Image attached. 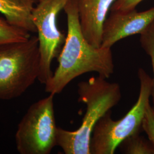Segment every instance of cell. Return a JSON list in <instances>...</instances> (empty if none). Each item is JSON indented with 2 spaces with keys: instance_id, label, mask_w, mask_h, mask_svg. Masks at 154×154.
Masks as SVG:
<instances>
[{
  "instance_id": "6da1fadb",
  "label": "cell",
  "mask_w": 154,
  "mask_h": 154,
  "mask_svg": "<svg viewBox=\"0 0 154 154\" xmlns=\"http://www.w3.org/2000/svg\"><path fill=\"white\" fill-rule=\"evenodd\" d=\"M67 16V33L57 57L58 65L45 85V91L61 93L73 79L89 72L106 79L114 72L111 48L95 47L84 37L77 10V0H69L63 9Z\"/></svg>"
},
{
  "instance_id": "7a4b0ae2",
  "label": "cell",
  "mask_w": 154,
  "mask_h": 154,
  "mask_svg": "<svg viewBox=\"0 0 154 154\" xmlns=\"http://www.w3.org/2000/svg\"><path fill=\"white\" fill-rule=\"evenodd\" d=\"M78 102L86 105L81 126L74 131L58 127L57 146L65 154H91L90 139L99 119L115 107L122 98L120 85L103 77L90 78L77 85Z\"/></svg>"
},
{
  "instance_id": "3957f363",
  "label": "cell",
  "mask_w": 154,
  "mask_h": 154,
  "mask_svg": "<svg viewBox=\"0 0 154 154\" xmlns=\"http://www.w3.org/2000/svg\"><path fill=\"white\" fill-rule=\"evenodd\" d=\"M39 69L37 36L0 45V99L20 97L38 79Z\"/></svg>"
},
{
  "instance_id": "277c9868",
  "label": "cell",
  "mask_w": 154,
  "mask_h": 154,
  "mask_svg": "<svg viewBox=\"0 0 154 154\" xmlns=\"http://www.w3.org/2000/svg\"><path fill=\"white\" fill-rule=\"evenodd\" d=\"M140 90L136 103L121 119L114 120L111 110L97 122L90 142L91 154H113L123 140L139 133L153 87V79L142 69H138Z\"/></svg>"
},
{
  "instance_id": "5b68a950",
  "label": "cell",
  "mask_w": 154,
  "mask_h": 154,
  "mask_svg": "<svg viewBox=\"0 0 154 154\" xmlns=\"http://www.w3.org/2000/svg\"><path fill=\"white\" fill-rule=\"evenodd\" d=\"M34 103L19 123L15 140L20 154H49L57 146L54 96Z\"/></svg>"
},
{
  "instance_id": "8992f818",
  "label": "cell",
  "mask_w": 154,
  "mask_h": 154,
  "mask_svg": "<svg viewBox=\"0 0 154 154\" xmlns=\"http://www.w3.org/2000/svg\"><path fill=\"white\" fill-rule=\"evenodd\" d=\"M69 0H36L32 20L38 33L40 69L38 80L45 85L52 77L51 63L57 58L66 35L57 26V17Z\"/></svg>"
},
{
  "instance_id": "52a82bcc",
  "label": "cell",
  "mask_w": 154,
  "mask_h": 154,
  "mask_svg": "<svg viewBox=\"0 0 154 154\" xmlns=\"http://www.w3.org/2000/svg\"><path fill=\"white\" fill-rule=\"evenodd\" d=\"M154 21V7L143 11L136 9L125 12H111L103 27L101 47H111L122 39L140 34Z\"/></svg>"
},
{
  "instance_id": "ba28073f",
  "label": "cell",
  "mask_w": 154,
  "mask_h": 154,
  "mask_svg": "<svg viewBox=\"0 0 154 154\" xmlns=\"http://www.w3.org/2000/svg\"><path fill=\"white\" fill-rule=\"evenodd\" d=\"M116 0H77L82 32L89 43L101 46L103 27L108 11Z\"/></svg>"
},
{
  "instance_id": "9c48e42d",
  "label": "cell",
  "mask_w": 154,
  "mask_h": 154,
  "mask_svg": "<svg viewBox=\"0 0 154 154\" xmlns=\"http://www.w3.org/2000/svg\"><path fill=\"white\" fill-rule=\"evenodd\" d=\"M36 0H0V13L12 25L37 33L32 20V11Z\"/></svg>"
},
{
  "instance_id": "30bf717a",
  "label": "cell",
  "mask_w": 154,
  "mask_h": 154,
  "mask_svg": "<svg viewBox=\"0 0 154 154\" xmlns=\"http://www.w3.org/2000/svg\"><path fill=\"white\" fill-rule=\"evenodd\" d=\"M118 147L126 154H154V147L149 140L141 137L139 133L134 134L122 142Z\"/></svg>"
},
{
  "instance_id": "8fae6325",
  "label": "cell",
  "mask_w": 154,
  "mask_h": 154,
  "mask_svg": "<svg viewBox=\"0 0 154 154\" xmlns=\"http://www.w3.org/2000/svg\"><path fill=\"white\" fill-rule=\"evenodd\" d=\"M30 36L28 31L12 25L5 18L0 17V45L25 41Z\"/></svg>"
},
{
  "instance_id": "7c38bea8",
  "label": "cell",
  "mask_w": 154,
  "mask_h": 154,
  "mask_svg": "<svg viewBox=\"0 0 154 154\" xmlns=\"http://www.w3.org/2000/svg\"><path fill=\"white\" fill-rule=\"evenodd\" d=\"M140 35L141 46L149 57L152 67L153 87L151 98L154 105V21Z\"/></svg>"
},
{
  "instance_id": "4fadbf2b",
  "label": "cell",
  "mask_w": 154,
  "mask_h": 154,
  "mask_svg": "<svg viewBox=\"0 0 154 154\" xmlns=\"http://www.w3.org/2000/svg\"><path fill=\"white\" fill-rule=\"evenodd\" d=\"M142 128L154 147V109L150 103L147 106L143 118Z\"/></svg>"
},
{
  "instance_id": "5bb4252c",
  "label": "cell",
  "mask_w": 154,
  "mask_h": 154,
  "mask_svg": "<svg viewBox=\"0 0 154 154\" xmlns=\"http://www.w3.org/2000/svg\"><path fill=\"white\" fill-rule=\"evenodd\" d=\"M143 0H116L111 8V12H125L136 9Z\"/></svg>"
},
{
  "instance_id": "9a60e30c",
  "label": "cell",
  "mask_w": 154,
  "mask_h": 154,
  "mask_svg": "<svg viewBox=\"0 0 154 154\" xmlns=\"http://www.w3.org/2000/svg\"><path fill=\"white\" fill-rule=\"evenodd\" d=\"M152 107H153V109H154V106H152Z\"/></svg>"
}]
</instances>
